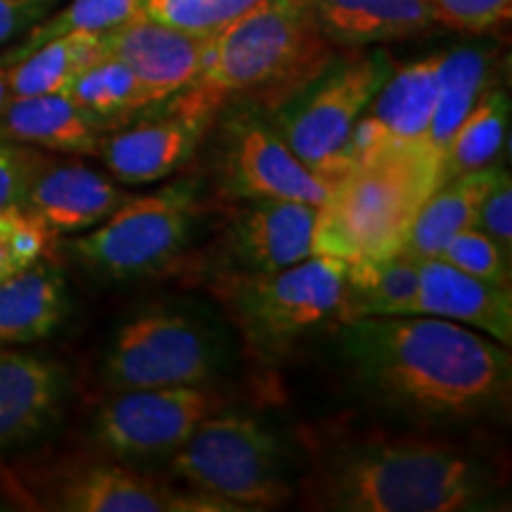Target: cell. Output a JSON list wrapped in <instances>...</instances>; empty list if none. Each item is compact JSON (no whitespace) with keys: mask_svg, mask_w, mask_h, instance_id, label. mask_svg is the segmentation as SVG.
Instances as JSON below:
<instances>
[{"mask_svg":"<svg viewBox=\"0 0 512 512\" xmlns=\"http://www.w3.org/2000/svg\"><path fill=\"white\" fill-rule=\"evenodd\" d=\"M337 332L351 380L392 411L467 422L510 408V347L484 332L434 316H368Z\"/></svg>","mask_w":512,"mask_h":512,"instance_id":"cell-1","label":"cell"},{"mask_svg":"<svg viewBox=\"0 0 512 512\" xmlns=\"http://www.w3.org/2000/svg\"><path fill=\"white\" fill-rule=\"evenodd\" d=\"M498 484L470 453L420 437L361 434L328 444L306 482V503L332 512L491 510Z\"/></svg>","mask_w":512,"mask_h":512,"instance_id":"cell-2","label":"cell"},{"mask_svg":"<svg viewBox=\"0 0 512 512\" xmlns=\"http://www.w3.org/2000/svg\"><path fill=\"white\" fill-rule=\"evenodd\" d=\"M332 48L311 0H259L211 34L202 74L185 91L214 112L233 95L280 102L335 57Z\"/></svg>","mask_w":512,"mask_h":512,"instance_id":"cell-3","label":"cell"},{"mask_svg":"<svg viewBox=\"0 0 512 512\" xmlns=\"http://www.w3.org/2000/svg\"><path fill=\"white\" fill-rule=\"evenodd\" d=\"M439 178L441 159L425 145L354 162L318 204L313 254L361 264L399 252Z\"/></svg>","mask_w":512,"mask_h":512,"instance_id":"cell-4","label":"cell"},{"mask_svg":"<svg viewBox=\"0 0 512 512\" xmlns=\"http://www.w3.org/2000/svg\"><path fill=\"white\" fill-rule=\"evenodd\" d=\"M344 275V261L313 254L280 271L221 273L214 294L247 347L264 361H278L299 339L337 320Z\"/></svg>","mask_w":512,"mask_h":512,"instance_id":"cell-5","label":"cell"},{"mask_svg":"<svg viewBox=\"0 0 512 512\" xmlns=\"http://www.w3.org/2000/svg\"><path fill=\"white\" fill-rule=\"evenodd\" d=\"M169 472L185 489L230 512L273 510L290 501L280 439L252 415L219 411L169 456Z\"/></svg>","mask_w":512,"mask_h":512,"instance_id":"cell-6","label":"cell"},{"mask_svg":"<svg viewBox=\"0 0 512 512\" xmlns=\"http://www.w3.org/2000/svg\"><path fill=\"white\" fill-rule=\"evenodd\" d=\"M384 50L356 48L332 57L320 72L275 102L271 124L292 152L335 183L349 169V145L363 110L392 74Z\"/></svg>","mask_w":512,"mask_h":512,"instance_id":"cell-7","label":"cell"},{"mask_svg":"<svg viewBox=\"0 0 512 512\" xmlns=\"http://www.w3.org/2000/svg\"><path fill=\"white\" fill-rule=\"evenodd\" d=\"M197 214L200 183L185 178L150 195L128 197L91 233L69 240L67 252L98 278H145L183 252Z\"/></svg>","mask_w":512,"mask_h":512,"instance_id":"cell-8","label":"cell"},{"mask_svg":"<svg viewBox=\"0 0 512 512\" xmlns=\"http://www.w3.org/2000/svg\"><path fill=\"white\" fill-rule=\"evenodd\" d=\"M114 389L200 387L219 373V347L197 318L147 309L124 323L102 366Z\"/></svg>","mask_w":512,"mask_h":512,"instance_id":"cell-9","label":"cell"},{"mask_svg":"<svg viewBox=\"0 0 512 512\" xmlns=\"http://www.w3.org/2000/svg\"><path fill=\"white\" fill-rule=\"evenodd\" d=\"M219 411L223 399L209 384L119 389L95 413L93 439L114 460L169 458Z\"/></svg>","mask_w":512,"mask_h":512,"instance_id":"cell-10","label":"cell"},{"mask_svg":"<svg viewBox=\"0 0 512 512\" xmlns=\"http://www.w3.org/2000/svg\"><path fill=\"white\" fill-rule=\"evenodd\" d=\"M221 185L240 200H292L318 204L330 181L292 152L271 121L252 112L233 114L221 136Z\"/></svg>","mask_w":512,"mask_h":512,"instance_id":"cell-11","label":"cell"},{"mask_svg":"<svg viewBox=\"0 0 512 512\" xmlns=\"http://www.w3.org/2000/svg\"><path fill=\"white\" fill-rule=\"evenodd\" d=\"M174 105L155 119L105 133L95 157L124 185H150L174 176L190 162L204 131L214 121V110L188 93L171 98Z\"/></svg>","mask_w":512,"mask_h":512,"instance_id":"cell-12","label":"cell"},{"mask_svg":"<svg viewBox=\"0 0 512 512\" xmlns=\"http://www.w3.org/2000/svg\"><path fill=\"white\" fill-rule=\"evenodd\" d=\"M50 508L67 512H230L214 498L105 460L72 465L57 477Z\"/></svg>","mask_w":512,"mask_h":512,"instance_id":"cell-13","label":"cell"},{"mask_svg":"<svg viewBox=\"0 0 512 512\" xmlns=\"http://www.w3.org/2000/svg\"><path fill=\"white\" fill-rule=\"evenodd\" d=\"M211 34H200L140 15L102 34L105 55L124 62L150 105L169 102L197 81L207 62Z\"/></svg>","mask_w":512,"mask_h":512,"instance_id":"cell-14","label":"cell"},{"mask_svg":"<svg viewBox=\"0 0 512 512\" xmlns=\"http://www.w3.org/2000/svg\"><path fill=\"white\" fill-rule=\"evenodd\" d=\"M439 62L441 53H434L392 69L354 128L349 166L384 150L425 145L437 105Z\"/></svg>","mask_w":512,"mask_h":512,"instance_id":"cell-15","label":"cell"},{"mask_svg":"<svg viewBox=\"0 0 512 512\" xmlns=\"http://www.w3.org/2000/svg\"><path fill=\"white\" fill-rule=\"evenodd\" d=\"M316 204L252 200L228 230V254L238 271L268 273L313 256Z\"/></svg>","mask_w":512,"mask_h":512,"instance_id":"cell-16","label":"cell"},{"mask_svg":"<svg viewBox=\"0 0 512 512\" xmlns=\"http://www.w3.org/2000/svg\"><path fill=\"white\" fill-rule=\"evenodd\" d=\"M126 200L128 195L110 176L91 166L43 157L22 209L41 219L55 235H62L95 228Z\"/></svg>","mask_w":512,"mask_h":512,"instance_id":"cell-17","label":"cell"},{"mask_svg":"<svg viewBox=\"0 0 512 512\" xmlns=\"http://www.w3.org/2000/svg\"><path fill=\"white\" fill-rule=\"evenodd\" d=\"M408 316H434L484 332L512 347V292L441 259H420L418 292Z\"/></svg>","mask_w":512,"mask_h":512,"instance_id":"cell-18","label":"cell"},{"mask_svg":"<svg viewBox=\"0 0 512 512\" xmlns=\"http://www.w3.org/2000/svg\"><path fill=\"white\" fill-rule=\"evenodd\" d=\"M64 392L67 373L60 363L0 349V453L46 430Z\"/></svg>","mask_w":512,"mask_h":512,"instance_id":"cell-19","label":"cell"},{"mask_svg":"<svg viewBox=\"0 0 512 512\" xmlns=\"http://www.w3.org/2000/svg\"><path fill=\"white\" fill-rule=\"evenodd\" d=\"M332 46L370 48L403 41L439 27L425 0H311Z\"/></svg>","mask_w":512,"mask_h":512,"instance_id":"cell-20","label":"cell"},{"mask_svg":"<svg viewBox=\"0 0 512 512\" xmlns=\"http://www.w3.org/2000/svg\"><path fill=\"white\" fill-rule=\"evenodd\" d=\"M105 124L67 93L12 98L0 114V138L60 155H95Z\"/></svg>","mask_w":512,"mask_h":512,"instance_id":"cell-21","label":"cell"},{"mask_svg":"<svg viewBox=\"0 0 512 512\" xmlns=\"http://www.w3.org/2000/svg\"><path fill=\"white\" fill-rule=\"evenodd\" d=\"M501 169V164H494L439 183L413 219L403 249L418 259H437L453 235L475 226L479 204Z\"/></svg>","mask_w":512,"mask_h":512,"instance_id":"cell-22","label":"cell"},{"mask_svg":"<svg viewBox=\"0 0 512 512\" xmlns=\"http://www.w3.org/2000/svg\"><path fill=\"white\" fill-rule=\"evenodd\" d=\"M67 313L62 275L38 261L0 283V349L48 337Z\"/></svg>","mask_w":512,"mask_h":512,"instance_id":"cell-23","label":"cell"},{"mask_svg":"<svg viewBox=\"0 0 512 512\" xmlns=\"http://www.w3.org/2000/svg\"><path fill=\"white\" fill-rule=\"evenodd\" d=\"M418 278L420 259L406 249L382 259L347 264L337 323L368 316H408Z\"/></svg>","mask_w":512,"mask_h":512,"instance_id":"cell-24","label":"cell"},{"mask_svg":"<svg viewBox=\"0 0 512 512\" xmlns=\"http://www.w3.org/2000/svg\"><path fill=\"white\" fill-rule=\"evenodd\" d=\"M105 55L102 34H74L57 36L31 50L22 60L8 67V86L12 98H31V95L67 93L72 81L88 64Z\"/></svg>","mask_w":512,"mask_h":512,"instance_id":"cell-25","label":"cell"},{"mask_svg":"<svg viewBox=\"0 0 512 512\" xmlns=\"http://www.w3.org/2000/svg\"><path fill=\"white\" fill-rule=\"evenodd\" d=\"M508 128V93L503 88H486L448 140L444 157H441L439 183L498 164L505 140H508Z\"/></svg>","mask_w":512,"mask_h":512,"instance_id":"cell-26","label":"cell"},{"mask_svg":"<svg viewBox=\"0 0 512 512\" xmlns=\"http://www.w3.org/2000/svg\"><path fill=\"white\" fill-rule=\"evenodd\" d=\"M489 81V57L477 48H456L451 53H441L439 62V88L437 105L427 131L425 145L444 157V150L460 121L482 98Z\"/></svg>","mask_w":512,"mask_h":512,"instance_id":"cell-27","label":"cell"},{"mask_svg":"<svg viewBox=\"0 0 512 512\" xmlns=\"http://www.w3.org/2000/svg\"><path fill=\"white\" fill-rule=\"evenodd\" d=\"M143 8L145 0H72L55 15L43 17L22 38V43L0 55V67H10L24 55H29L31 50L41 48L43 43L53 41L57 36L74 34V31L105 34V31L121 27V24L143 15Z\"/></svg>","mask_w":512,"mask_h":512,"instance_id":"cell-28","label":"cell"},{"mask_svg":"<svg viewBox=\"0 0 512 512\" xmlns=\"http://www.w3.org/2000/svg\"><path fill=\"white\" fill-rule=\"evenodd\" d=\"M67 95L105 126L150 107L136 74L110 55L88 64L67 88Z\"/></svg>","mask_w":512,"mask_h":512,"instance_id":"cell-29","label":"cell"},{"mask_svg":"<svg viewBox=\"0 0 512 512\" xmlns=\"http://www.w3.org/2000/svg\"><path fill=\"white\" fill-rule=\"evenodd\" d=\"M437 259L460 268V271L475 275L491 285L510 287V256L496 245L489 235L470 226L453 235L441 249Z\"/></svg>","mask_w":512,"mask_h":512,"instance_id":"cell-30","label":"cell"},{"mask_svg":"<svg viewBox=\"0 0 512 512\" xmlns=\"http://www.w3.org/2000/svg\"><path fill=\"white\" fill-rule=\"evenodd\" d=\"M259 0H145L143 15L200 34H214Z\"/></svg>","mask_w":512,"mask_h":512,"instance_id":"cell-31","label":"cell"},{"mask_svg":"<svg viewBox=\"0 0 512 512\" xmlns=\"http://www.w3.org/2000/svg\"><path fill=\"white\" fill-rule=\"evenodd\" d=\"M439 19V27L467 34L501 27L512 15V0H425Z\"/></svg>","mask_w":512,"mask_h":512,"instance_id":"cell-32","label":"cell"},{"mask_svg":"<svg viewBox=\"0 0 512 512\" xmlns=\"http://www.w3.org/2000/svg\"><path fill=\"white\" fill-rule=\"evenodd\" d=\"M41 162L43 155L34 147L0 138V209L22 207L31 178Z\"/></svg>","mask_w":512,"mask_h":512,"instance_id":"cell-33","label":"cell"},{"mask_svg":"<svg viewBox=\"0 0 512 512\" xmlns=\"http://www.w3.org/2000/svg\"><path fill=\"white\" fill-rule=\"evenodd\" d=\"M475 228L489 235L505 254H512V183L505 169H501L479 204Z\"/></svg>","mask_w":512,"mask_h":512,"instance_id":"cell-34","label":"cell"},{"mask_svg":"<svg viewBox=\"0 0 512 512\" xmlns=\"http://www.w3.org/2000/svg\"><path fill=\"white\" fill-rule=\"evenodd\" d=\"M53 3L55 0H0V43L41 22Z\"/></svg>","mask_w":512,"mask_h":512,"instance_id":"cell-35","label":"cell"},{"mask_svg":"<svg viewBox=\"0 0 512 512\" xmlns=\"http://www.w3.org/2000/svg\"><path fill=\"white\" fill-rule=\"evenodd\" d=\"M19 207L0 209V283L10 280L12 275L22 273L17 247H15V221Z\"/></svg>","mask_w":512,"mask_h":512,"instance_id":"cell-36","label":"cell"},{"mask_svg":"<svg viewBox=\"0 0 512 512\" xmlns=\"http://www.w3.org/2000/svg\"><path fill=\"white\" fill-rule=\"evenodd\" d=\"M12 100L10 86H8V67H0V114H3L8 102Z\"/></svg>","mask_w":512,"mask_h":512,"instance_id":"cell-37","label":"cell"}]
</instances>
